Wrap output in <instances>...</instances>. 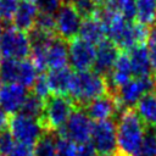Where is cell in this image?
I'll return each instance as SVG.
<instances>
[{
	"mask_svg": "<svg viewBox=\"0 0 156 156\" xmlns=\"http://www.w3.org/2000/svg\"><path fill=\"white\" fill-rule=\"evenodd\" d=\"M136 22L145 26L156 23V0H135Z\"/></svg>",
	"mask_w": 156,
	"mask_h": 156,
	"instance_id": "obj_21",
	"label": "cell"
},
{
	"mask_svg": "<svg viewBox=\"0 0 156 156\" xmlns=\"http://www.w3.org/2000/svg\"><path fill=\"white\" fill-rule=\"evenodd\" d=\"M20 61L21 60H10L5 58L0 65V79L5 84L17 83L18 71H20Z\"/></svg>",
	"mask_w": 156,
	"mask_h": 156,
	"instance_id": "obj_24",
	"label": "cell"
},
{
	"mask_svg": "<svg viewBox=\"0 0 156 156\" xmlns=\"http://www.w3.org/2000/svg\"><path fill=\"white\" fill-rule=\"evenodd\" d=\"M0 89H1V79H0Z\"/></svg>",
	"mask_w": 156,
	"mask_h": 156,
	"instance_id": "obj_41",
	"label": "cell"
},
{
	"mask_svg": "<svg viewBox=\"0 0 156 156\" xmlns=\"http://www.w3.org/2000/svg\"><path fill=\"white\" fill-rule=\"evenodd\" d=\"M129 60L132 66V72L135 78H146L152 77L151 65L149 60L147 49L145 45H138L129 50Z\"/></svg>",
	"mask_w": 156,
	"mask_h": 156,
	"instance_id": "obj_18",
	"label": "cell"
},
{
	"mask_svg": "<svg viewBox=\"0 0 156 156\" xmlns=\"http://www.w3.org/2000/svg\"><path fill=\"white\" fill-rule=\"evenodd\" d=\"M72 78L73 72L67 66L49 69L46 80L50 88V93H52L54 95H67L71 88Z\"/></svg>",
	"mask_w": 156,
	"mask_h": 156,
	"instance_id": "obj_16",
	"label": "cell"
},
{
	"mask_svg": "<svg viewBox=\"0 0 156 156\" xmlns=\"http://www.w3.org/2000/svg\"><path fill=\"white\" fill-rule=\"evenodd\" d=\"M116 156H139L146 127L134 108H124L118 115Z\"/></svg>",
	"mask_w": 156,
	"mask_h": 156,
	"instance_id": "obj_1",
	"label": "cell"
},
{
	"mask_svg": "<svg viewBox=\"0 0 156 156\" xmlns=\"http://www.w3.org/2000/svg\"><path fill=\"white\" fill-rule=\"evenodd\" d=\"M96 48L95 45L74 38L68 43V62L76 71H88L94 67Z\"/></svg>",
	"mask_w": 156,
	"mask_h": 156,
	"instance_id": "obj_10",
	"label": "cell"
},
{
	"mask_svg": "<svg viewBox=\"0 0 156 156\" xmlns=\"http://www.w3.org/2000/svg\"><path fill=\"white\" fill-rule=\"evenodd\" d=\"M82 22V16L78 13L73 4L62 2L55 12L56 34L66 41H71L72 39L77 38Z\"/></svg>",
	"mask_w": 156,
	"mask_h": 156,
	"instance_id": "obj_9",
	"label": "cell"
},
{
	"mask_svg": "<svg viewBox=\"0 0 156 156\" xmlns=\"http://www.w3.org/2000/svg\"><path fill=\"white\" fill-rule=\"evenodd\" d=\"M1 57H2V56H1V52H0V65H1V62H2V60H1Z\"/></svg>",
	"mask_w": 156,
	"mask_h": 156,
	"instance_id": "obj_40",
	"label": "cell"
},
{
	"mask_svg": "<svg viewBox=\"0 0 156 156\" xmlns=\"http://www.w3.org/2000/svg\"><path fill=\"white\" fill-rule=\"evenodd\" d=\"M44 101H45L44 99L39 98L34 93H28L18 113L39 119L43 113V110H44Z\"/></svg>",
	"mask_w": 156,
	"mask_h": 156,
	"instance_id": "obj_23",
	"label": "cell"
},
{
	"mask_svg": "<svg viewBox=\"0 0 156 156\" xmlns=\"http://www.w3.org/2000/svg\"><path fill=\"white\" fill-rule=\"evenodd\" d=\"M77 0H65L63 2H68V4H74Z\"/></svg>",
	"mask_w": 156,
	"mask_h": 156,
	"instance_id": "obj_37",
	"label": "cell"
},
{
	"mask_svg": "<svg viewBox=\"0 0 156 156\" xmlns=\"http://www.w3.org/2000/svg\"><path fill=\"white\" fill-rule=\"evenodd\" d=\"M73 6L78 11V13L84 18L96 16L98 6L95 5V2L93 0H77L73 4Z\"/></svg>",
	"mask_w": 156,
	"mask_h": 156,
	"instance_id": "obj_30",
	"label": "cell"
},
{
	"mask_svg": "<svg viewBox=\"0 0 156 156\" xmlns=\"http://www.w3.org/2000/svg\"><path fill=\"white\" fill-rule=\"evenodd\" d=\"M9 124V118H7V113L0 107V132L5 130V127Z\"/></svg>",
	"mask_w": 156,
	"mask_h": 156,
	"instance_id": "obj_36",
	"label": "cell"
},
{
	"mask_svg": "<svg viewBox=\"0 0 156 156\" xmlns=\"http://www.w3.org/2000/svg\"><path fill=\"white\" fill-rule=\"evenodd\" d=\"M102 9L128 21H133L135 18V0H106Z\"/></svg>",
	"mask_w": 156,
	"mask_h": 156,
	"instance_id": "obj_20",
	"label": "cell"
},
{
	"mask_svg": "<svg viewBox=\"0 0 156 156\" xmlns=\"http://www.w3.org/2000/svg\"><path fill=\"white\" fill-rule=\"evenodd\" d=\"M16 145V140L10 133V130H2L0 132V154L4 156H7L10 151Z\"/></svg>",
	"mask_w": 156,
	"mask_h": 156,
	"instance_id": "obj_33",
	"label": "cell"
},
{
	"mask_svg": "<svg viewBox=\"0 0 156 156\" xmlns=\"http://www.w3.org/2000/svg\"><path fill=\"white\" fill-rule=\"evenodd\" d=\"M76 105L66 95H50L44 101V110L39 118L45 133L57 132L67 122Z\"/></svg>",
	"mask_w": 156,
	"mask_h": 156,
	"instance_id": "obj_3",
	"label": "cell"
},
{
	"mask_svg": "<svg viewBox=\"0 0 156 156\" xmlns=\"http://www.w3.org/2000/svg\"><path fill=\"white\" fill-rule=\"evenodd\" d=\"M1 33H2V26L0 24V35H1Z\"/></svg>",
	"mask_w": 156,
	"mask_h": 156,
	"instance_id": "obj_39",
	"label": "cell"
},
{
	"mask_svg": "<svg viewBox=\"0 0 156 156\" xmlns=\"http://www.w3.org/2000/svg\"><path fill=\"white\" fill-rule=\"evenodd\" d=\"M38 9L40 12H46V13H52L57 11V9L61 6L62 0H35Z\"/></svg>",
	"mask_w": 156,
	"mask_h": 156,
	"instance_id": "obj_34",
	"label": "cell"
},
{
	"mask_svg": "<svg viewBox=\"0 0 156 156\" xmlns=\"http://www.w3.org/2000/svg\"><path fill=\"white\" fill-rule=\"evenodd\" d=\"M135 111L146 128H156V90L146 93L135 105Z\"/></svg>",
	"mask_w": 156,
	"mask_h": 156,
	"instance_id": "obj_19",
	"label": "cell"
},
{
	"mask_svg": "<svg viewBox=\"0 0 156 156\" xmlns=\"http://www.w3.org/2000/svg\"><path fill=\"white\" fill-rule=\"evenodd\" d=\"M133 77V72H132V66H130V60L128 54L122 52L119 54L111 73L108 74L107 83H108V89L112 88V93L119 88L121 85H123L124 83H127L128 80H130Z\"/></svg>",
	"mask_w": 156,
	"mask_h": 156,
	"instance_id": "obj_15",
	"label": "cell"
},
{
	"mask_svg": "<svg viewBox=\"0 0 156 156\" xmlns=\"http://www.w3.org/2000/svg\"><path fill=\"white\" fill-rule=\"evenodd\" d=\"M156 89V84L152 77L146 78H132L119 88H117L113 93H111L119 108H133L134 105L144 96L146 93L152 91Z\"/></svg>",
	"mask_w": 156,
	"mask_h": 156,
	"instance_id": "obj_8",
	"label": "cell"
},
{
	"mask_svg": "<svg viewBox=\"0 0 156 156\" xmlns=\"http://www.w3.org/2000/svg\"><path fill=\"white\" fill-rule=\"evenodd\" d=\"M34 156H57L56 139L52 133H45L34 146Z\"/></svg>",
	"mask_w": 156,
	"mask_h": 156,
	"instance_id": "obj_25",
	"label": "cell"
},
{
	"mask_svg": "<svg viewBox=\"0 0 156 156\" xmlns=\"http://www.w3.org/2000/svg\"><path fill=\"white\" fill-rule=\"evenodd\" d=\"M34 27L38 28V29H41V30H44V32L56 34L55 15H52V13H46V12H40V11H39V15H38V17H37V21H35ZM34 27H33V28H34ZM56 35H57V34H56Z\"/></svg>",
	"mask_w": 156,
	"mask_h": 156,
	"instance_id": "obj_27",
	"label": "cell"
},
{
	"mask_svg": "<svg viewBox=\"0 0 156 156\" xmlns=\"http://www.w3.org/2000/svg\"><path fill=\"white\" fill-rule=\"evenodd\" d=\"M147 54H149V60L151 65V71H152V78L156 84V26H154L150 29L149 37H147Z\"/></svg>",
	"mask_w": 156,
	"mask_h": 156,
	"instance_id": "obj_28",
	"label": "cell"
},
{
	"mask_svg": "<svg viewBox=\"0 0 156 156\" xmlns=\"http://www.w3.org/2000/svg\"><path fill=\"white\" fill-rule=\"evenodd\" d=\"M108 93L107 79L94 69L77 71L73 73L68 94L77 108H84L94 99Z\"/></svg>",
	"mask_w": 156,
	"mask_h": 156,
	"instance_id": "obj_2",
	"label": "cell"
},
{
	"mask_svg": "<svg viewBox=\"0 0 156 156\" xmlns=\"http://www.w3.org/2000/svg\"><path fill=\"white\" fill-rule=\"evenodd\" d=\"M90 145L98 156H116L117 152V128L112 119L98 121L93 123Z\"/></svg>",
	"mask_w": 156,
	"mask_h": 156,
	"instance_id": "obj_6",
	"label": "cell"
},
{
	"mask_svg": "<svg viewBox=\"0 0 156 156\" xmlns=\"http://www.w3.org/2000/svg\"><path fill=\"white\" fill-rule=\"evenodd\" d=\"M38 15L39 9L35 0H20L12 20V26L20 30L28 33L33 29Z\"/></svg>",
	"mask_w": 156,
	"mask_h": 156,
	"instance_id": "obj_14",
	"label": "cell"
},
{
	"mask_svg": "<svg viewBox=\"0 0 156 156\" xmlns=\"http://www.w3.org/2000/svg\"><path fill=\"white\" fill-rule=\"evenodd\" d=\"M9 128L16 143L26 144L33 147L45 134V130L39 119L24 116L22 113L11 116L9 119Z\"/></svg>",
	"mask_w": 156,
	"mask_h": 156,
	"instance_id": "obj_7",
	"label": "cell"
},
{
	"mask_svg": "<svg viewBox=\"0 0 156 156\" xmlns=\"http://www.w3.org/2000/svg\"><path fill=\"white\" fill-rule=\"evenodd\" d=\"M56 154L57 156H79V145L58 136L56 139Z\"/></svg>",
	"mask_w": 156,
	"mask_h": 156,
	"instance_id": "obj_29",
	"label": "cell"
},
{
	"mask_svg": "<svg viewBox=\"0 0 156 156\" xmlns=\"http://www.w3.org/2000/svg\"><path fill=\"white\" fill-rule=\"evenodd\" d=\"M38 77V69L32 60H21L17 84H21L24 88H32Z\"/></svg>",
	"mask_w": 156,
	"mask_h": 156,
	"instance_id": "obj_22",
	"label": "cell"
},
{
	"mask_svg": "<svg viewBox=\"0 0 156 156\" xmlns=\"http://www.w3.org/2000/svg\"><path fill=\"white\" fill-rule=\"evenodd\" d=\"M32 88H33V93L35 95H38L39 98L44 99V100L46 98H49L50 94H51L49 84H48V80H46V76L43 74V73L38 74V77H37V79H35V82H34Z\"/></svg>",
	"mask_w": 156,
	"mask_h": 156,
	"instance_id": "obj_31",
	"label": "cell"
},
{
	"mask_svg": "<svg viewBox=\"0 0 156 156\" xmlns=\"http://www.w3.org/2000/svg\"><path fill=\"white\" fill-rule=\"evenodd\" d=\"M79 37L93 45H99L107 38L106 28L99 17L96 16L88 17V18H84V21L82 22V26L79 29Z\"/></svg>",
	"mask_w": 156,
	"mask_h": 156,
	"instance_id": "obj_17",
	"label": "cell"
},
{
	"mask_svg": "<svg viewBox=\"0 0 156 156\" xmlns=\"http://www.w3.org/2000/svg\"><path fill=\"white\" fill-rule=\"evenodd\" d=\"M0 21H1V2H0Z\"/></svg>",
	"mask_w": 156,
	"mask_h": 156,
	"instance_id": "obj_38",
	"label": "cell"
},
{
	"mask_svg": "<svg viewBox=\"0 0 156 156\" xmlns=\"http://www.w3.org/2000/svg\"><path fill=\"white\" fill-rule=\"evenodd\" d=\"M91 129L93 122L84 108H76L57 133L60 138L72 141L76 145H85L90 143Z\"/></svg>",
	"mask_w": 156,
	"mask_h": 156,
	"instance_id": "obj_5",
	"label": "cell"
},
{
	"mask_svg": "<svg viewBox=\"0 0 156 156\" xmlns=\"http://www.w3.org/2000/svg\"><path fill=\"white\" fill-rule=\"evenodd\" d=\"M28 95L27 88L17 83H9L0 89V107L10 115L20 112L26 98Z\"/></svg>",
	"mask_w": 156,
	"mask_h": 156,
	"instance_id": "obj_12",
	"label": "cell"
},
{
	"mask_svg": "<svg viewBox=\"0 0 156 156\" xmlns=\"http://www.w3.org/2000/svg\"><path fill=\"white\" fill-rule=\"evenodd\" d=\"M0 156H4V155H1V154H0Z\"/></svg>",
	"mask_w": 156,
	"mask_h": 156,
	"instance_id": "obj_42",
	"label": "cell"
},
{
	"mask_svg": "<svg viewBox=\"0 0 156 156\" xmlns=\"http://www.w3.org/2000/svg\"><path fill=\"white\" fill-rule=\"evenodd\" d=\"M32 46L28 33L13 26L6 27L0 35L1 56L10 60H24L30 55Z\"/></svg>",
	"mask_w": 156,
	"mask_h": 156,
	"instance_id": "obj_4",
	"label": "cell"
},
{
	"mask_svg": "<svg viewBox=\"0 0 156 156\" xmlns=\"http://www.w3.org/2000/svg\"><path fill=\"white\" fill-rule=\"evenodd\" d=\"M84 111L90 117V119H94L95 122H98V121L110 119L115 115H119L121 111L123 110L119 108L115 96L111 93H108L94 99L91 102H89L84 107Z\"/></svg>",
	"mask_w": 156,
	"mask_h": 156,
	"instance_id": "obj_11",
	"label": "cell"
},
{
	"mask_svg": "<svg viewBox=\"0 0 156 156\" xmlns=\"http://www.w3.org/2000/svg\"><path fill=\"white\" fill-rule=\"evenodd\" d=\"M1 2V21L10 22L13 20L18 6V0H0Z\"/></svg>",
	"mask_w": 156,
	"mask_h": 156,
	"instance_id": "obj_32",
	"label": "cell"
},
{
	"mask_svg": "<svg viewBox=\"0 0 156 156\" xmlns=\"http://www.w3.org/2000/svg\"><path fill=\"white\" fill-rule=\"evenodd\" d=\"M139 156H156V130L146 128Z\"/></svg>",
	"mask_w": 156,
	"mask_h": 156,
	"instance_id": "obj_26",
	"label": "cell"
},
{
	"mask_svg": "<svg viewBox=\"0 0 156 156\" xmlns=\"http://www.w3.org/2000/svg\"><path fill=\"white\" fill-rule=\"evenodd\" d=\"M119 54H121L119 49L111 40H104L96 46L95 61H94V67H93L94 71L104 76L105 78H107Z\"/></svg>",
	"mask_w": 156,
	"mask_h": 156,
	"instance_id": "obj_13",
	"label": "cell"
},
{
	"mask_svg": "<svg viewBox=\"0 0 156 156\" xmlns=\"http://www.w3.org/2000/svg\"><path fill=\"white\" fill-rule=\"evenodd\" d=\"M7 156H34V147L26 144L16 143V145Z\"/></svg>",
	"mask_w": 156,
	"mask_h": 156,
	"instance_id": "obj_35",
	"label": "cell"
}]
</instances>
